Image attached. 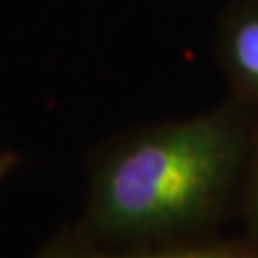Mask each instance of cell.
<instances>
[{
    "label": "cell",
    "mask_w": 258,
    "mask_h": 258,
    "mask_svg": "<svg viewBox=\"0 0 258 258\" xmlns=\"http://www.w3.org/2000/svg\"><path fill=\"white\" fill-rule=\"evenodd\" d=\"M237 157V128L222 117L155 130L105 165L96 185L94 218L126 235L187 224L218 201Z\"/></svg>",
    "instance_id": "1"
},
{
    "label": "cell",
    "mask_w": 258,
    "mask_h": 258,
    "mask_svg": "<svg viewBox=\"0 0 258 258\" xmlns=\"http://www.w3.org/2000/svg\"><path fill=\"white\" fill-rule=\"evenodd\" d=\"M230 55L237 73L258 88V14L239 19L231 31Z\"/></svg>",
    "instance_id": "2"
},
{
    "label": "cell",
    "mask_w": 258,
    "mask_h": 258,
    "mask_svg": "<svg viewBox=\"0 0 258 258\" xmlns=\"http://www.w3.org/2000/svg\"><path fill=\"white\" fill-rule=\"evenodd\" d=\"M132 258H230V256H222V254H203V252H197V254H163V256H132Z\"/></svg>",
    "instance_id": "3"
},
{
    "label": "cell",
    "mask_w": 258,
    "mask_h": 258,
    "mask_svg": "<svg viewBox=\"0 0 258 258\" xmlns=\"http://www.w3.org/2000/svg\"><path fill=\"white\" fill-rule=\"evenodd\" d=\"M12 165H14V157L8 153H0V178L8 172Z\"/></svg>",
    "instance_id": "4"
},
{
    "label": "cell",
    "mask_w": 258,
    "mask_h": 258,
    "mask_svg": "<svg viewBox=\"0 0 258 258\" xmlns=\"http://www.w3.org/2000/svg\"><path fill=\"white\" fill-rule=\"evenodd\" d=\"M254 203H256V216H258V176H256V197H254Z\"/></svg>",
    "instance_id": "5"
}]
</instances>
